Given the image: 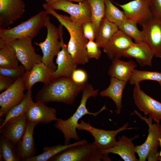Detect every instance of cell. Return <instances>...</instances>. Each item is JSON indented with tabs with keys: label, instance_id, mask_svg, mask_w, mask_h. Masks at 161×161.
<instances>
[{
	"label": "cell",
	"instance_id": "obj_22",
	"mask_svg": "<svg viewBox=\"0 0 161 161\" xmlns=\"http://www.w3.org/2000/svg\"><path fill=\"white\" fill-rule=\"evenodd\" d=\"M139 135L129 138L123 136L120 137L115 145L107 149L101 150L103 153H112L118 154L125 161H139L135 156V147L132 141L138 138Z\"/></svg>",
	"mask_w": 161,
	"mask_h": 161
},
{
	"label": "cell",
	"instance_id": "obj_6",
	"mask_svg": "<svg viewBox=\"0 0 161 161\" xmlns=\"http://www.w3.org/2000/svg\"><path fill=\"white\" fill-rule=\"evenodd\" d=\"M45 27L47 32L45 40L39 43H35V44L38 46L42 50V62L55 71L57 66L54 63L53 59L62 48L61 42L58 41L60 38L59 29L50 22V17L48 16L46 19Z\"/></svg>",
	"mask_w": 161,
	"mask_h": 161
},
{
	"label": "cell",
	"instance_id": "obj_32",
	"mask_svg": "<svg viewBox=\"0 0 161 161\" xmlns=\"http://www.w3.org/2000/svg\"><path fill=\"white\" fill-rule=\"evenodd\" d=\"M86 0L90 6L91 21L94 25L97 35L100 22L104 17L105 7L104 0Z\"/></svg>",
	"mask_w": 161,
	"mask_h": 161
},
{
	"label": "cell",
	"instance_id": "obj_16",
	"mask_svg": "<svg viewBox=\"0 0 161 161\" xmlns=\"http://www.w3.org/2000/svg\"><path fill=\"white\" fill-rule=\"evenodd\" d=\"M25 7L23 0H0V27L5 28L20 18Z\"/></svg>",
	"mask_w": 161,
	"mask_h": 161
},
{
	"label": "cell",
	"instance_id": "obj_38",
	"mask_svg": "<svg viewBox=\"0 0 161 161\" xmlns=\"http://www.w3.org/2000/svg\"><path fill=\"white\" fill-rule=\"evenodd\" d=\"M71 78L75 82L78 83H86L88 79L87 74L81 69H76L73 72Z\"/></svg>",
	"mask_w": 161,
	"mask_h": 161
},
{
	"label": "cell",
	"instance_id": "obj_41",
	"mask_svg": "<svg viewBox=\"0 0 161 161\" xmlns=\"http://www.w3.org/2000/svg\"><path fill=\"white\" fill-rule=\"evenodd\" d=\"M46 2V3L47 4L49 3V2L54 1H56L58 0H44ZM69 1H76L77 2H78L79 3L83 1H84L85 0H68Z\"/></svg>",
	"mask_w": 161,
	"mask_h": 161
},
{
	"label": "cell",
	"instance_id": "obj_7",
	"mask_svg": "<svg viewBox=\"0 0 161 161\" xmlns=\"http://www.w3.org/2000/svg\"><path fill=\"white\" fill-rule=\"evenodd\" d=\"M129 124L126 123L122 126L115 130H106L96 128L89 123L81 120L78 123L77 129L85 130L89 132L93 137V143L100 150L111 148L114 147L117 142L116 137L120 132L127 129H136V128H128Z\"/></svg>",
	"mask_w": 161,
	"mask_h": 161
},
{
	"label": "cell",
	"instance_id": "obj_1",
	"mask_svg": "<svg viewBox=\"0 0 161 161\" xmlns=\"http://www.w3.org/2000/svg\"><path fill=\"white\" fill-rule=\"evenodd\" d=\"M86 84L77 83L70 78L59 77L44 84L36 95V101L44 103L57 102L72 104Z\"/></svg>",
	"mask_w": 161,
	"mask_h": 161
},
{
	"label": "cell",
	"instance_id": "obj_28",
	"mask_svg": "<svg viewBox=\"0 0 161 161\" xmlns=\"http://www.w3.org/2000/svg\"><path fill=\"white\" fill-rule=\"evenodd\" d=\"M32 88L27 90L24 100L19 103L11 108L7 112L5 119L1 124L2 127L11 119L26 114L30 106L34 102L32 95Z\"/></svg>",
	"mask_w": 161,
	"mask_h": 161
},
{
	"label": "cell",
	"instance_id": "obj_17",
	"mask_svg": "<svg viewBox=\"0 0 161 161\" xmlns=\"http://www.w3.org/2000/svg\"><path fill=\"white\" fill-rule=\"evenodd\" d=\"M134 43L131 38L119 30L103 48V51L111 60L120 59L123 52Z\"/></svg>",
	"mask_w": 161,
	"mask_h": 161
},
{
	"label": "cell",
	"instance_id": "obj_12",
	"mask_svg": "<svg viewBox=\"0 0 161 161\" xmlns=\"http://www.w3.org/2000/svg\"><path fill=\"white\" fill-rule=\"evenodd\" d=\"M151 0H134L123 4L116 3L121 7L126 18L141 26L153 17L150 5Z\"/></svg>",
	"mask_w": 161,
	"mask_h": 161
},
{
	"label": "cell",
	"instance_id": "obj_26",
	"mask_svg": "<svg viewBox=\"0 0 161 161\" xmlns=\"http://www.w3.org/2000/svg\"><path fill=\"white\" fill-rule=\"evenodd\" d=\"M119 30L116 24L104 17L100 24L95 42L100 48H103Z\"/></svg>",
	"mask_w": 161,
	"mask_h": 161
},
{
	"label": "cell",
	"instance_id": "obj_3",
	"mask_svg": "<svg viewBox=\"0 0 161 161\" xmlns=\"http://www.w3.org/2000/svg\"><path fill=\"white\" fill-rule=\"evenodd\" d=\"M99 91L98 89H95L92 84L86 83L82 90L80 104L75 112L66 120L58 118L56 121L55 126L63 133L64 138V144H70L72 139L78 141L79 140L76 130L78 122L83 116L88 114L95 117L104 110L107 109L105 105L99 111L95 113L89 112L86 108V103L88 99L91 97H96Z\"/></svg>",
	"mask_w": 161,
	"mask_h": 161
},
{
	"label": "cell",
	"instance_id": "obj_40",
	"mask_svg": "<svg viewBox=\"0 0 161 161\" xmlns=\"http://www.w3.org/2000/svg\"><path fill=\"white\" fill-rule=\"evenodd\" d=\"M13 82L11 79L0 75V91L7 89L12 85Z\"/></svg>",
	"mask_w": 161,
	"mask_h": 161
},
{
	"label": "cell",
	"instance_id": "obj_5",
	"mask_svg": "<svg viewBox=\"0 0 161 161\" xmlns=\"http://www.w3.org/2000/svg\"><path fill=\"white\" fill-rule=\"evenodd\" d=\"M48 14L42 10L15 27L9 29L0 27V40L6 42L24 38H33L45 27Z\"/></svg>",
	"mask_w": 161,
	"mask_h": 161
},
{
	"label": "cell",
	"instance_id": "obj_18",
	"mask_svg": "<svg viewBox=\"0 0 161 161\" xmlns=\"http://www.w3.org/2000/svg\"><path fill=\"white\" fill-rule=\"evenodd\" d=\"M27 123L26 114L14 117L0 128V133L16 146L25 132Z\"/></svg>",
	"mask_w": 161,
	"mask_h": 161
},
{
	"label": "cell",
	"instance_id": "obj_8",
	"mask_svg": "<svg viewBox=\"0 0 161 161\" xmlns=\"http://www.w3.org/2000/svg\"><path fill=\"white\" fill-rule=\"evenodd\" d=\"M47 4L54 10H61L69 14L72 21L80 25L91 21V8L86 0L78 4L68 0H58Z\"/></svg>",
	"mask_w": 161,
	"mask_h": 161
},
{
	"label": "cell",
	"instance_id": "obj_31",
	"mask_svg": "<svg viewBox=\"0 0 161 161\" xmlns=\"http://www.w3.org/2000/svg\"><path fill=\"white\" fill-rule=\"evenodd\" d=\"M0 161L20 160L16 151V145L2 135L0 137Z\"/></svg>",
	"mask_w": 161,
	"mask_h": 161
},
{
	"label": "cell",
	"instance_id": "obj_19",
	"mask_svg": "<svg viewBox=\"0 0 161 161\" xmlns=\"http://www.w3.org/2000/svg\"><path fill=\"white\" fill-rule=\"evenodd\" d=\"M56 110L49 107L44 103L37 101L30 106L26 114L28 122H34L37 124L39 123H49L57 120Z\"/></svg>",
	"mask_w": 161,
	"mask_h": 161
},
{
	"label": "cell",
	"instance_id": "obj_23",
	"mask_svg": "<svg viewBox=\"0 0 161 161\" xmlns=\"http://www.w3.org/2000/svg\"><path fill=\"white\" fill-rule=\"evenodd\" d=\"M123 57L134 58L140 66H152L154 55L151 49L144 41L134 44L126 49Z\"/></svg>",
	"mask_w": 161,
	"mask_h": 161
},
{
	"label": "cell",
	"instance_id": "obj_36",
	"mask_svg": "<svg viewBox=\"0 0 161 161\" xmlns=\"http://www.w3.org/2000/svg\"><path fill=\"white\" fill-rule=\"evenodd\" d=\"M86 50L87 55L89 58H95L98 59L101 56L100 48L94 41H88L86 46Z\"/></svg>",
	"mask_w": 161,
	"mask_h": 161
},
{
	"label": "cell",
	"instance_id": "obj_24",
	"mask_svg": "<svg viewBox=\"0 0 161 161\" xmlns=\"http://www.w3.org/2000/svg\"><path fill=\"white\" fill-rule=\"evenodd\" d=\"M137 66V64L133 60L124 61L115 58L112 60L108 73L110 77L127 82Z\"/></svg>",
	"mask_w": 161,
	"mask_h": 161
},
{
	"label": "cell",
	"instance_id": "obj_29",
	"mask_svg": "<svg viewBox=\"0 0 161 161\" xmlns=\"http://www.w3.org/2000/svg\"><path fill=\"white\" fill-rule=\"evenodd\" d=\"M87 142L83 139L68 145L58 144L51 146H46L43 148V152L40 154L26 160L25 161H47L54 156L67 148Z\"/></svg>",
	"mask_w": 161,
	"mask_h": 161
},
{
	"label": "cell",
	"instance_id": "obj_21",
	"mask_svg": "<svg viewBox=\"0 0 161 161\" xmlns=\"http://www.w3.org/2000/svg\"><path fill=\"white\" fill-rule=\"evenodd\" d=\"M37 124L28 122L25 132L16 147V151L20 160L25 161L34 156L36 149L33 137V131Z\"/></svg>",
	"mask_w": 161,
	"mask_h": 161
},
{
	"label": "cell",
	"instance_id": "obj_39",
	"mask_svg": "<svg viewBox=\"0 0 161 161\" xmlns=\"http://www.w3.org/2000/svg\"><path fill=\"white\" fill-rule=\"evenodd\" d=\"M150 7L153 16L161 18V0H151Z\"/></svg>",
	"mask_w": 161,
	"mask_h": 161
},
{
	"label": "cell",
	"instance_id": "obj_44",
	"mask_svg": "<svg viewBox=\"0 0 161 161\" xmlns=\"http://www.w3.org/2000/svg\"><path fill=\"white\" fill-rule=\"evenodd\" d=\"M159 85H160V88H161V82H159Z\"/></svg>",
	"mask_w": 161,
	"mask_h": 161
},
{
	"label": "cell",
	"instance_id": "obj_9",
	"mask_svg": "<svg viewBox=\"0 0 161 161\" xmlns=\"http://www.w3.org/2000/svg\"><path fill=\"white\" fill-rule=\"evenodd\" d=\"M32 39L27 37L5 41L14 48L19 62L26 70L30 69L34 65L42 62V56L35 52L32 44Z\"/></svg>",
	"mask_w": 161,
	"mask_h": 161
},
{
	"label": "cell",
	"instance_id": "obj_43",
	"mask_svg": "<svg viewBox=\"0 0 161 161\" xmlns=\"http://www.w3.org/2000/svg\"><path fill=\"white\" fill-rule=\"evenodd\" d=\"M159 155L160 158V159H161L160 160L161 161V150L160 151V152L159 153Z\"/></svg>",
	"mask_w": 161,
	"mask_h": 161
},
{
	"label": "cell",
	"instance_id": "obj_37",
	"mask_svg": "<svg viewBox=\"0 0 161 161\" xmlns=\"http://www.w3.org/2000/svg\"><path fill=\"white\" fill-rule=\"evenodd\" d=\"M81 26L85 37L88 40H95L96 34L92 22L91 21L85 22Z\"/></svg>",
	"mask_w": 161,
	"mask_h": 161
},
{
	"label": "cell",
	"instance_id": "obj_34",
	"mask_svg": "<svg viewBox=\"0 0 161 161\" xmlns=\"http://www.w3.org/2000/svg\"><path fill=\"white\" fill-rule=\"evenodd\" d=\"M137 24L127 18L118 27L119 29L125 34L133 38L135 43L144 41V38L142 31L137 28Z\"/></svg>",
	"mask_w": 161,
	"mask_h": 161
},
{
	"label": "cell",
	"instance_id": "obj_33",
	"mask_svg": "<svg viewBox=\"0 0 161 161\" xmlns=\"http://www.w3.org/2000/svg\"><path fill=\"white\" fill-rule=\"evenodd\" d=\"M161 82V72L157 71H141L134 69L129 79L130 84L140 85V82L145 80Z\"/></svg>",
	"mask_w": 161,
	"mask_h": 161
},
{
	"label": "cell",
	"instance_id": "obj_11",
	"mask_svg": "<svg viewBox=\"0 0 161 161\" xmlns=\"http://www.w3.org/2000/svg\"><path fill=\"white\" fill-rule=\"evenodd\" d=\"M134 112L145 121L149 127L148 135L145 142L141 145L135 146L136 153L139 157V161H145L151 151L158 149L159 145L158 139L161 136V124L157 123L153 124V119L150 115L149 118H147L143 117L137 110Z\"/></svg>",
	"mask_w": 161,
	"mask_h": 161
},
{
	"label": "cell",
	"instance_id": "obj_30",
	"mask_svg": "<svg viewBox=\"0 0 161 161\" xmlns=\"http://www.w3.org/2000/svg\"><path fill=\"white\" fill-rule=\"evenodd\" d=\"M105 4L104 17L118 27L127 18L123 11H121L112 3L111 0H104Z\"/></svg>",
	"mask_w": 161,
	"mask_h": 161
},
{
	"label": "cell",
	"instance_id": "obj_27",
	"mask_svg": "<svg viewBox=\"0 0 161 161\" xmlns=\"http://www.w3.org/2000/svg\"><path fill=\"white\" fill-rule=\"evenodd\" d=\"M19 61L14 48L6 42L0 40V67L16 68Z\"/></svg>",
	"mask_w": 161,
	"mask_h": 161
},
{
	"label": "cell",
	"instance_id": "obj_4",
	"mask_svg": "<svg viewBox=\"0 0 161 161\" xmlns=\"http://www.w3.org/2000/svg\"><path fill=\"white\" fill-rule=\"evenodd\" d=\"M111 161L108 154L103 153L93 143L88 142L62 151L49 160L53 161Z\"/></svg>",
	"mask_w": 161,
	"mask_h": 161
},
{
	"label": "cell",
	"instance_id": "obj_10",
	"mask_svg": "<svg viewBox=\"0 0 161 161\" xmlns=\"http://www.w3.org/2000/svg\"><path fill=\"white\" fill-rule=\"evenodd\" d=\"M26 89L22 76L18 78L8 89L0 95V117H5L13 107L24 99Z\"/></svg>",
	"mask_w": 161,
	"mask_h": 161
},
{
	"label": "cell",
	"instance_id": "obj_13",
	"mask_svg": "<svg viewBox=\"0 0 161 161\" xmlns=\"http://www.w3.org/2000/svg\"><path fill=\"white\" fill-rule=\"evenodd\" d=\"M134 103L145 115H150L155 122L159 123L161 120V103L146 94L140 85H134L133 91Z\"/></svg>",
	"mask_w": 161,
	"mask_h": 161
},
{
	"label": "cell",
	"instance_id": "obj_35",
	"mask_svg": "<svg viewBox=\"0 0 161 161\" xmlns=\"http://www.w3.org/2000/svg\"><path fill=\"white\" fill-rule=\"evenodd\" d=\"M25 71L24 67L22 65L16 68L0 67V75L7 77L14 82L18 78L22 76Z\"/></svg>",
	"mask_w": 161,
	"mask_h": 161
},
{
	"label": "cell",
	"instance_id": "obj_14",
	"mask_svg": "<svg viewBox=\"0 0 161 161\" xmlns=\"http://www.w3.org/2000/svg\"><path fill=\"white\" fill-rule=\"evenodd\" d=\"M141 26L144 41L154 56L161 58V18L153 16Z\"/></svg>",
	"mask_w": 161,
	"mask_h": 161
},
{
	"label": "cell",
	"instance_id": "obj_20",
	"mask_svg": "<svg viewBox=\"0 0 161 161\" xmlns=\"http://www.w3.org/2000/svg\"><path fill=\"white\" fill-rule=\"evenodd\" d=\"M54 71L41 62L34 65L30 69L26 70L22 76L27 90L31 89L36 83L42 82L44 84L52 80Z\"/></svg>",
	"mask_w": 161,
	"mask_h": 161
},
{
	"label": "cell",
	"instance_id": "obj_42",
	"mask_svg": "<svg viewBox=\"0 0 161 161\" xmlns=\"http://www.w3.org/2000/svg\"><path fill=\"white\" fill-rule=\"evenodd\" d=\"M158 140L159 143V145L161 147V136L158 139Z\"/></svg>",
	"mask_w": 161,
	"mask_h": 161
},
{
	"label": "cell",
	"instance_id": "obj_25",
	"mask_svg": "<svg viewBox=\"0 0 161 161\" xmlns=\"http://www.w3.org/2000/svg\"><path fill=\"white\" fill-rule=\"evenodd\" d=\"M110 83L105 89L100 92V95L102 97H107L112 99L116 107V113L119 114L123 106L122 98L123 90L127 82L110 77Z\"/></svg>",
	"mask_w": 161,
	"mask_h": 161
},
{
	"label": "cell",
	"instance_id": "obj_2",
	"mask_svg": "<svg viewBox=\"0 0 161 161\" xmlns=\"http://www.w3.org/2000/svg\"><path fill=\"white\" fill-rule=\"evenodd\" d=\"M42 6L48 14L55 17L69 32L70 38L67 48L75 62L77 65L87 63L89 58L86 46L88 40L83 35L81 25L72 21L69 17L58 13L47 3L44 4Z\"/></svg>",
	"mask_w": 161,
	"mask_h": 161
},
{
	"label": "cell",
	"instance_id": "obj_15",
	"mask_svg": "<svg viewBox=\"0 0 161 161\" xmlns=\"http://www.w3.org/2000/svg\"><path fill=\"white\" fill-rule=\"evenodd\" d=\"M58 28L60 34V40L62 48L58 54L56 60L57 68L52 73V80L61 77L71 78L73 72L76 69L77 65L74 61L64 43L63 37V25L60 24Z\"/></svg>",
	"mask_w": 161,
	"mask_h": 161
}]
</instances>
